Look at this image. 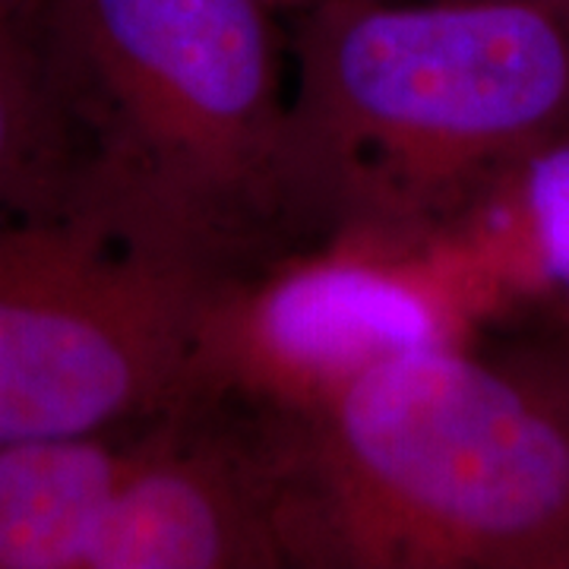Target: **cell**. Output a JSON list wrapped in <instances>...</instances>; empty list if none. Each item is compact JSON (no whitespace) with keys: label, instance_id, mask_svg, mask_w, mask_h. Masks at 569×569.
Listing matches in <instances>:
<instances>
[{"label":"cell","instance_id":"cell-1","mask_svg":"<svg viewBox=\"0 0 569 569\" xmlns=\"http://www.w3.org/2000/svg\"><path fill=\"white\" fill-rule=\"evenodd\" d=\"M276 406L284 567L569 569V348H396Z\"/></svg>","mask_w":569,"mask_h":569},{"label":"cell","instance_id":"cell-2","mask_svg":"<svg viewBox=\"0 0 569 569\" xmlns=\"http://www.w3.org/2000/svg\"><path fill=\"white\" fill-rule=\"evenodd\" d=\"M288 96L313 244L427 241L569 133V22L516 0H320Z\"/></svg>","mask_w":569,"mask_h":569},{"label":"cell","instance_id":"cell-3","mask_svg":"<svg viewBox=\"0 0 569 569\" xmlns=\"http://www.w3.org/2000/svg\"><path fill=\"white\" fill-rule=\"evenodd\" d=\"M266 0H44L86 183L142 234L266 282L313 244Z\"/></svg>","mask_w":569,"mask_h":569},{"label":"cell","instance_id":"cell-4","mask_svg":"<svg viewBox=\"0 0 569 569\" xmlns=\"http://www.w3.org/2000/svg\"><path fill=\"white\" fill-rule=\"evenodd\" d=\"M250 282L80 187L0 224V447L140 425L228 383Z\"/></svg>","mask_w":569,"mask_h":569},{"label":"cell","instance_id":"cell-5","mask_svg":"<svg viewBox=\"0 0 569 569\" xmlns=\"http://www.w3.org/2000/svg\"><path fill=\"white\" fill-rule=\"evenodd\" d=\"M276 509L269 430L234 392L0 447V569H282Z\"/></svg>","mask_w":569,"mask_h":569},{"label":"cell","instance_id":"cell-6","mask_svg":"<svg viewBox=\"0 0 569 569\" xmlns=\"http://www.w3.org/2000/svg\"><path fill=\"white\" fill-rule=\"evenodd\" d=\"M92 149L39 10L0 17V224L67 200Z\"/></svg>","mask_w":569,"mask_h":569},{"label":"cell","instance_id":"cell-7","mask_svg":"<svg viewBox=\"0 0 569 569\" xmlns=\"http://www.w3.org/2000/svg\"><path fill=\"white\" fill-rule=\"evenodd\" d=\"M507 183L548 282L569 291V133L538 149Z\"/></svg>","mask_w":569,"mask_h":569},{"label":"cell","instance_id":"cell-8","mask_svg":"<svg viewBox=\"0 0 569 569\" xmlns=\"http://www.w3.org/2000/svg\"><path fill=\"white\" fill-rule=\"evenodd\" d=\"M276 13L284 10V13H301L307 7H313V3H320V0H266ZM516 3H535V7H545L550 13H557L560 20L569 22V0H516Z\"/></svg>","mask_w":569,"mask_h":569},{"label":"cell","instance_id":"cell-9","mask_svg":"<svg viewBox=\"0 0 569 569\" xmlns=\"http://www.w3.org/2000/svg\"><path fill=\"white\" fill-rule=\"evenodd\" d=\"M41 0H0V17H20L29 10H39Z\"/></svg>","mask_w":569,"mask_h":569}]
</instances>
